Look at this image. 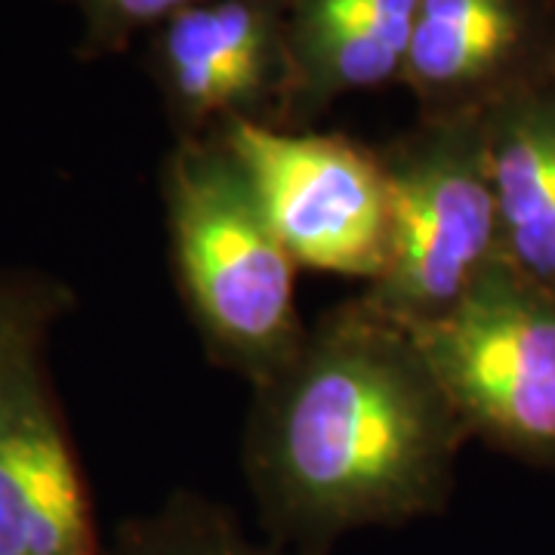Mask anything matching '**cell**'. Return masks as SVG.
Returning <instances> with one entry per match:
<instances>
[{
    "mask_svg": "<svg viewBox=\"0 0 555 555\" xmlns=\"http://www.w3.org/2000/svg\"><path fill=\"white\" fill-rule=\"evenodd\" d=\"M466 441L414 334L356 297L254 389L244 469L269 537L324 555L364 528L438 516Z\"/></svg>",
    "mask_w": 555,
    "mask_h": 555,
    "instance_id": "6da1fadb",
    "label": "cell"
},
{
    "mask_svg": "<svg viewBox=\"0 0 555 555\" xmlns=\"http://www.w3.org/2000/svg\"><path fill=\"white\" fill-rule=\"evenodd\" d=\"M219 133L297 266L364 287L383 275L392 217L379 152L349 137L257 120H232Z\"/></svg>",
    "mask_w": 555,
    "mask_h": 555,
    "instance_id": "5b68a950",
    "label": "cell"
},
{
    "mask_svg": "<svg viewBox=\"0 0 555 555\" xmlns=\"http://www.w3.org/2000/svg\"><path fill=\"white\" fill-rule=\"evenodd\" d=\"M500 254L555 294V80L488 108Z\"/></svg>",
    "mask_w": 555,
    "mask_h": 555,
    "instance_id": "30bf717a",
    "label": "cell"
},
{
    "mask_svg": "<svg viewBox=\"0 0 555 555\" xmlns=\"http://www.w3.org/2000/svg\"><path fill=\"white\" fill-rule=\"evenodd\" d=\"M112 555H302L250 537L219 503L201 494H173L155 513L120 525Z\"/></svg>",
    "mask_w": 555,
    "mask_h": 555,
    "instance_id": "8fae6325",
    "label": "cell"
},
{
    "mask_svg": "<svg viewBox=\"0 0 555 555\" xmlns=\"http://www.w3.org/2000/svg\"><path fill=\"white\" fill-rule=\"evenodd\" d=\"M83 16L80 56H112L120 53L139 31L170 22L177 13L201 0H68Z\"/></svg>",
    "mask_w": 555,
    "mask_h": 555,
    "instance_id": "7c38bea8",
    "label": "cell"
},
{
    "mask_svg": "<svg viewBox=\"0 0 555 555\" xmlns=\"http://www.w3.org/2000/svg\"><path fill=\"white\" fill-rule=\"evenodd\" d=\"M53 312L56 297L50 291L0 281V377L22 358L40 352V337Z\"/></svg>",
    "mask_w": 555,
    "mask_h": 555,
    "instance_id": "4fadbf2b",
    "label": "cell"
},
{
    "mask_svg": "<svg viewBox=\"0 0 555 555\" xmlns=\"http://www.w3.org/2000/svg\"><path fill=\"white\" fill-rule=\"evenodd\" d=\"M420 0H287L281 124L299 130L339 96L404 75Z\"/></svg>",
    "mask_w": 555,
    "mask_h": 555,
    "instance_id": "9c48e42d",
    "label": "cell"
},
{
    "mask_svg": "<svg viewBox=\"0 0 555 555\" xmlns=\"http://www.w3.org/2000/svg\"><path fill=\"white\" fill-rule=\"evenodd\" d=\"M160 192L173 275L204 349L257 389L297 358L309 334L297 309V259L222 133L179 139Z\"/></svg>",
    "mask_w": 555,
    "mask_h": 555,
    "instance_id": "7a4b0ae2",
    "label": "cell"
},
{
    "mask_svg": "<svg viewBox=\"0 0 555 555\" xmlns=\"http://www.w3.org/2000/svg\"><path fill=\"white\" fill-rule=\"evenodd\" d=\"M379 158L389 182V257L358 297L411 331L456 306L500 257L488 112L420 118Z\"/></svg>",
    "mask_w": 555,
    "mask_h": 555,
    "instance_id": "3957f363",
    "label": "cell"
},
{
    "mask_svg": "<svg viewBox=\"0 0 555 555\" xmlns=\"http://www.w3.org/2000/svg\"><path fill=\"white\" fill-rule=\"evenodd\" d=\"M411 334L469 438L555 469V294L500 254Z\"/></svg>",
    "mask_w": 555,
    "mask_h": 555,
    "instance_id": "277c9868",
    "label": "cell"
},
{
    "mask_svg": "<svg viewBox=\"0 0 555 555\" xmlns=\"http://www.w3.org/2000/svg\"><path fill=\"white\" fill-rule=\"evenodd\" d=\"M555 80V0H420L401 83L420 118L488 112Z\"/></svg>",
    "mask_w": 555,
    "mask_h": 555,
    "instance_id": "52a82bcc",
    "label": "cell"
},
{
    "mask_svg": "<svg viewBox=\"0 0 555 555\" xmlns=\"http://www.w3.org/2000/svg\"><path fill=\"white\" fill-rule=\"evenodd\" d=\"M0 555H100L40 352L0 377Z\"/></svg>",
    "mask_w": 555,
    "mask_h": 555,
    "instance_id": "ba28073f",
    "label": "cell"
},
{
    "mask_svg": "<svg viewBox=\"0 0 555 555\" xmlns=\"http://www.w3.org/2000/svg\"><path fill=\"white\" fill-rule=\"evenodd\" d=\"M287 0H201L164 22L152 75L179 139L232 120L281 124L287 87Z\"/></svg>",
    "mask_w": 555,
    "mask_h": 555,
    "instance_id": "8992f818",
    "label": "cell"
}]
</instances>
